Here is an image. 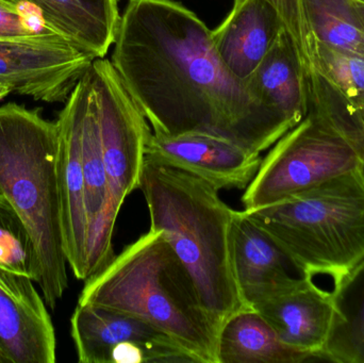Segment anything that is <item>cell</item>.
<instances>
[{
    "instance_id": "6da1fadb",
    "label": "cell",
    "mask_w": 364,
    "mask_h": 363,
    "mask_svg": "<svg viewBox=\"0 0 364 363\" xmlns=\"http://www.w3.org/2000/svg\"><path fill=\"white\" fill-rule=\"evenodd\" d=\"M111 63L155 134H205L261 153L291 128L220 60L212 30L172 0H129Z\"/></svg>"
},
{
    "instance_id": "7a4b0ae2",
    "label": "cell",
    "mask_w": 364,
    "mask_h": 363,
    "mask_svg": "<svg viewBox=\"0 0 364 363\" xmlns=\"http://www.w3.org/2000/svg\"><path fill=\"white\" fill-rule=\"evenodd\" d=\"M78 303L134 315L168 335L194 362L218 363L220 327L159 230L141 236L85 281Z\"/></svg>"
},
{
    "instance_id": "3957f363",
    "label": "cell",
    "mask_w": 364,
    "mask_h": 363,
    "mask_svg": "<svg viewBox=\"0 0 364 363\" xmlns=\"http://www.w3.org/2000/svg\"><path fill=\"white\" fill-rule=\"evenodd\" d=\"M139 189L151 217L188 269L203 306L218 327L242 309L231 260L235 211L220 190L198 177L145 158Z\"/></svg>"
},
{
    "instance_id": "277c9868",
    "label": "cell",
    "mask_w": 364,
    "mask_h": 363,
    "mask_svg": "<svg viewBox=\"0 0 364 363\" xmlns=\"http://www.w3.org/2000/svg\"><path fill=\"white\" fill-rule=\"evenodd\" d=\"M57 121L15 102L0 106V193L31 234L41 262L38 283L55 308L68 288L57 162Z\"/></svg>"
},
{
    "instance_id": "5b68a950",
    "label": "cell",
    "mask_w": 364,
    "mask_h": 363,
    "mask_svg": "<svg viewBox=\"0 0 364 363\" xmlns=\"http://www.w3.org/2000/svg\"><path fill=\"white\" fill-rule=\"evenodd\" d=\"M245 211L303 276L324 275L336 283L364 258V166Z\"/></svg>"
},
{
    "instance_id": "8992f818",
    "label": "cell",
    "mask_w": 364,
    "mask_h": 363,
    "mask_svg": "<svg viewBox=\"0 0 364 363\" xmlns=\"http://www.w3.org/2000/svg\"><path fill=\"white\" fill-rule=\"evenodd\" d=\"M364 166V149L326 115L308 108L282 136L246 188L245 210L275 204Z\"/></svg>"
},
{
    "instance_id": "52a82bcc",
    "label": "cell",
    "mask_w": 364,
    "mask_h": 363,
    "mask_svg": "<svg viewBox=\"0 0 364 363\" xmlns=\"http://www.w3.org/2000/svg\"><path fill=\"white\" fill-rule=\"evenodd\" d=\"M100 124L113 224L126 198L139 189L151 129L110 60L98 58L89 68Z\"/></svg>"
},
{
    "instance_id": "ba28073f",
    "label": "cell",
    "mask_w": 364,
    "mask_h": 363,
    "mask_svg": "<svg viewBox=\"0 0 364 363\" xmlns=\"http://www.w3.org/2000/svg\"><path fill=\"white\" fill-rule=\"evenodd\" d=\"M70 334L81 363L194 362L155 326L121 311L78 303Z\"/></svg>"
},
{
    "instance_id": "9c48e42d",
    "label": "cell",
    "mask_w": 364,
    "mask_h": 363,
    "mask_svg": "<svg viewBox=\"0 0 364 363\" xmlns=\"http://www.w3.org/2000/svg\"><path fill=\"white\" fill-rule=\"evenodd\" d=\"M95 59L55 32L0 38V87L48 104L65 102Z\"/></svg>"
},
{
    "instance_id": "30bf717a",
    "label": "cell",
    "mask_w": 364,
    "mask_h": 363,
    "mask_svg": "<svg viewBox=\"0 0 364 363\" xmlns=\"http://www.w3.org/2000/svg\"><path fill=\"white\" fill-rule=\"evenodd\" d=\"M89 72L79 80L58 115L57 174L61 202L64 251L79 281L87 279V223L82 162V126L89 100Z\"/></svg>"
},
{
    "instance_id": "8fae6325",
    "label": "cell",
    "mask_w": 364,
    "mask_h": 363,
    "mask_svg": "<svg viewBox=\"0 0 364 363\" xmlns=\"http://www.w3.org/2000/svg\"><path fill=\"white\" fill-rule=\"evenodd\" d=\"M145 158L203 179L218 190H245L260 168V153L205 134L168 136L151 131Z\"/></svg>"
},
{
    "instance_id": "7c38bea8",
    "label": "cell",
    "mask_w": 364,
    "mask_h": 363,
    "mask_svg": "<svg viewBox=\"0 0 364 363\" xmlns=\"http://www.w3.org/2000/svg\"><path fill=\"white\" fill-rule=\"evenodd\" d=\"M29 277L0 269V356L4 363H55L57 339Z\"/></svg>"
},
{
    "instance_id": "4fadbf2b",
    "label": "cell",
    "mask_w": 364,
    "mask_h": 363,
    "mask_svg": "<svg viewBox=\"0 0 364 363\" xmlns=\"http://www.w3.org/2000/svg\"><path fill=\"white\" fill-rule=\"evenodd\" d=\"M230 247L235 283L247 308L254 309L303 276L245 210L235 211Z\"/></svg>"
},
{
    "instance_id": "5bb4252c",
    "label": "cell",
    "mask_w": 364,
    "mask_h": 363,
    "mask_svg": "<svg viewBox=\"0 0 364 363\" xmlns=\"http://www.w3.org/2000/svg\"><path fill=\"white\" fill-rule=\"evenodd\" d=\"M289 347L321 357L333 324L331 291L322 289L309 276H301L292 285L255 307Z\"/></svg>"
},
{
    "instance_id": "9a60e30c",
    "label": "cell",
    "mask_w": 364,
    "mask_h": 363,
    "mask_svg": "<svg viewBox=\"0 0 364 363\" xmlns=\"http://www.w3.org/2000/svg\"><path fill=\"white\" fill-rule=\"evenodd\" d=\"M282 29L279 15L267 0H246L212 30V38L227 68L245 81L264 59Z\"/></svg>"
},
{
    "instance_id": "2e32d148",
    "label": "cell",
    "mask_w": 364,
    "mask_h": 363,
    "mask_svg": "<svg viewBox=\"0 0 364 363\" xmlns=\"http://www.w3.org/2000/svg\"><path fill=\"white\" fill-rule=\"evenodd\" d=\"M36 11L53 31L75 46L106 57L121 23L117 0H4Z\"/></svg>"
},
{
    "instance_id": "e0dca14e",
    "label": "cell",
    "mask_w": 364,
    "mask_h": 363,
    "mask_svg": "<svg viewBox=\"0 0 364 363\" xmlns=\"http://www.w3.org/2000/svg\"><path fill=\"white\" fill-rule=\"evenodd\" d=\"M245 82L255 96L291 129L307 115L305 72L286 29L282 30L264 59Z\"/></svg>"
},
{
    "instance_id": "ac0fdd59",
    "label": "cell",
    "mask_w": 364,
    "mask_h": 363,
    "mask_svg": "<svg viewBox=\"0 0 364 363\" xmlns=\"http://www.w3.org/2000/svg\"><path fill=\"white\" fill-rule=\"evenodd\" d=\"M316 359L280 340L267 320L252 308H244L220 326L218 363H301Z\"/></svg>"
},
{
    "instance_id": "d6986e66",
    "label": "cell",
    "mask_w": 364,
    "mask_h": 363,
    "mask_svg": "<svg viewBox=\"0 0 364 363\" xmlns=\"http://www.w3.org/2000/svg\"><path fill=\"white\" fill-rule=\"evenodd\" d=\"M333 324L320 359L364 363V258L331 291Z\"/></svg>"
},
{
    "instance_id": "ffe728a7",
    "label": "cell",
    "mask_w": 364,
    "mask_h": 363,
    "mask_svg": "<svg viewBox=\"0 0 364 363\" xmlns=\"http://www.w3.org/2000/svg\"><path fill=\"white\" fill-rule=\"evenodd\" d=\"M299 6L308 45L316 40L364 55V33L354 0H299Z\"/></svg>"
},
{
    "instance_id": "44dd1931",
    "label": "cell",
    "mask_w": 364,
    "mask_h": 363,
    "mask_svg": "<svg viewBox=\"0 0 364 363\" xmlns=\"http://www.w3.org/2000/svg\"><path fill=\"white\" fill-rule=\"evenodd\" d=\"M308 50V72H318L346 100L350 110L364 119V55L340 50L316 40H309Z\"/></svg>"
},
{
    "instance_id": "7402d4cb",
    "label": "cell",
    "mask_w": 364,
    "mask_h": 363,
    "mask_svg": "<svg viewBox=\"0 0 364 363\" xmlns=\"http://www.w3.org/2000/svg\"><path fill=\"white\" fill-rule=\"evenodd\" d=\"M0 269L40 283L41 262L31 234L11 202L0 193Z\"/></svg>"
},
{
    "instance_id": "603a6c76",
    "label": "cell",
    "mask_w": 364,
    "mask_h": 363,
    "mask_svg": "<svg viewBox=\"0 0 364 363\" xmlns=\"http://www.w3.org/2000/svg\"><path fill=\"white\" fill-rule=\"evenodd\" d=\"M53 32L31 8L0 0V38H30Z\"/></svg>"
},
{
    "instance_id": "cb8c5ba5",
    "label": "cell",
    "mask_w": 364,
    "mask_h": 363,
    "mask_svg": "<svg viewBox=\"0 0 364 363\" xmlns=\"http://www.w3.org/2000/svg\"><path fill=\"white\" fill-rule=\"evenodd\" d=\"M246 0H233L231 10L240 8ZM275 9L279 15L280 21L284 29L292 38L297 53L303 64L304 72L307 75L309 70V55H308L307 34H306L305 25L301 17L299 0H267Z\"/></svg>"
},
{
    "instance_id": "d4e9b609",
    "label": "cell",
    "mask_w": 364,
    "mask_h": 363,
    "mask_svg": "<svg viewBox=\"0 0 364 363\" xmlns=\"http://www.w3.org/2000/svg\"><path fill=\"white\" fill-rule=\"evenodd\" d=\"M355 9H356L357 16L360 21L361 28L364 33V1L363 0H354Z\"/></svg>"
},
{
    "instance_id": "484cf974",
    "label": "cell",
    "mask_w": 364,
    "mask_h": 363,
    "mask_svg": "<svg viewBox=\"0 0 364 363\" xmlns=\"http://www.w3.org/2000/svg\"><path fill=\"white\" fill-rule=\"evenodd\" d=\"M11 92L9 91L8 89H6V87H0V100L4 99V98L6 97Z\"/></svg>"
},
{
    "instance_id": "4316f807",
    "label": "cell",
    "mask_w": 364,
    "mask_h": 363,
    "mask_svg": "<svg viewBox=\"0 0 364 363\" xmlns=\"http://www.w3.org/2000/svg\"><path fill=\"white\" fill-rule=\"evenodd\" d=\"M0 363H4V359H2L1 356H0Z\"/></svg>"
},
{
    "instance_id": "83f0119b",
    "label": "cell",
    "mask_w": 364,
    "mask_h": 363,
    "mask_svg": "<svg viewBox=\"0 0 364 363\" xmlns=\"http://www.w3.org/2000/svg\"><path fill=\"white\" fill-rule=\"evenodd\" d=\"M363 1H364V0H363Z\"/></svg>"
}]
</instances>
